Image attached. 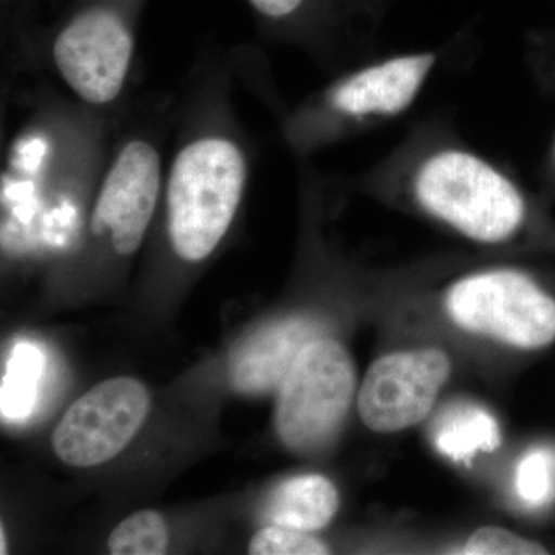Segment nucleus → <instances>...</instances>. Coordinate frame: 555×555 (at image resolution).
Wrapping results in <instances>:
<instances>
[{"label": "nucleus", "mask_w": 555, "mask_h": 555, "mask_svg": "<svg viewBox=\"0 0 555 555\" xmlns=\"http://www.w3.org/2000/svg\"><path fill=\"white\" fill-rule=\"evenodd\" d=\"M518 499L531 509L545 507L555 499V451L550 448L531 449L516 469Z\"/></svg>", "instance_id": "nucleus-14"}, {"label": "nucleus", "mask_w": 555, "mask_h": 555, "mask_svg": "<svg viewBox=\"0 0 555 555\" xmlns=\"http://www.w3.org/2000/svg\"><path fill=\"white\" fill-rule=\"evenodd\" d=\"M356 371L345 347L334 339H313L305 347L276 403V430L294 451L324 447L335 437L352 403Z\"/></svg>", "instance_id": "nucleus-3"}, {"label": "nucleus", "mask_w": 555, "mask_h": 555, "mask_svg": "<svg viewBox=\"0 0 555 555\" xmlns=\"http://www.w3.org/2000/svg\"><path fill=\"white\" fill-rule=\"evenodd\" d=\"M436 61L433 53L408 54L360 69L332 91V107L357 118L397 115L414 102Z\"/></svg>", "instance_id": "nucleus-8"}, {"label": "nucleus", "mask_w": 555, "mask_h": 555, "mask_svg": "<svg viewBox=\"0 0 555 555\" xmlns=\"http://www.w3.org/2000/svg\"><path fill=\"white\" fill-rule=\"evenodd\" d=\"M5 532H3V528H2V531H0V543H2V545H0V554H5L7 551V545H5Z\"/></svg>", "instance_id": "nucleus-18"}, {"label": "nucleus", "mask_w": 555, "mask_h": 555, "mask_svg": "<svg viewBox=\"0 0 555 555\" xmlns=\"http://www.w3.org/2000/svg\"><path fill=\"white\" fill-rule=\"evenodd\" d=\"M244 184L246 160L228 138H199L178 153L167 182V217L179 258L199 262L218 247L238 210Z\"/></svg>", "instance_id": "nucleus-1"}, {"label": "nucleus", "mask_w": 555, "mask_h": 555, "mask_svg": "<svg viewBox=\"0 0 555 555\" xmlns=\"http://www.w3.org/2000/svg\"><path fill=\"white\" fill-rule=\"evenodd\" d=\"M169 546V529L156 511H138L120 521L108 537L113 555H163Z\"/></svg>", "instance_id": "nucleus-13"}, {"label": "nucleus", "mask_w": 555, "mask_h": 555, "mask_svg": "<svg viewBox=\"0 0 555 555\" xmlns=\"http://www.w3.org/2000/svg\"><path fill=\"white\" fill-rule=\"evenodd\" d=\"M451 374V361L438 349L385 356L369 369L358 411L369 429L390 434L422 422Z\"/></svg>", "instance_id": "nucleus-6"}, {"label": "nucleus", "mask_w": 555, "mask_h": 555, "mask_svg": "<svg viewBox=\"0 0 555 555\" xmlns=\"http://www.w3.org/2000/svg\"><path fill=\"white\" fill-rule=\"evenodd\" d=\"M414 189L426 211L480 243H502L524 224L521 193L474 153H434L416 170Z\"/></svg>", "instance_id": "nucleus-2"}, {"label": "nucleus", "mask_w": 555, "mask_h": 555, "mask_svg": "<svg viewBox=\"0 0 555 555\" xmlns=\"http://www.w3.org/2000/svg\"><path fill=\"white\" fill-rule=\"evenodd\" d=\"M160 159L147 141L127 142L113 160L94 204L91 228L108 233L116 254L129 257L141 246L160 190Z\"/></svg>", "instance_id": "nucleus-7"}, {"label": "nucleus", "mask_w": 555, "mask_h": 555, "mask_svg": "<svg viewBox=\"0 0 555 555\" xmlns=\"http://www.w3.org/2000/svg\"><path fill=\"white\" fill-rule=\"evenodd\" d=\"M447 308L460 327L520 349L555 341V299L516 270L463 278L449 291Z\"/></svg>", "instance_id": "nucleus-4"}, {"label": "nucleus", "mask_w": 555, "mask_h": 555, "mask_svg": "<svg viewBox=\"0 0 555 555\" xmlns=\"http://www.w3.org/2000/svg\"><path fill=\"white\" fill-rule=\"evenodd\" d=\"M259 17L273 24H286L305 17L320 0H247Z\"/></svg>", "instance_id": "nucleus-17"}, {"label": "nucleus", "mask_w": 555, "mask_h": 555, "mask_svg": "<svg viewBox=\"0 0 555 555\" xmlns=\"http://www.w3.org/2000/svg\"><path fill=\"white\" fill-rule=\"evenodd\" d=\"M338 492L323 476L288 478L266 502L262 516L270 525L313 532L324 528L338 509Z\"/></svg>", "instance_id": "nucleus-10"}, {"label": "nucleus", "mask_w": 555, "mask_h": 555, "mask_svg": "<svg viewBox=\"0 0 555 555\" xmlns=\"http://www.w3.org/2000/svg\"><path fill=\"white\" fill-rule=\"evenodd\" d=\"M323 327L312 318L295 317L261 328L240 346L230 361V382L241 393L259 396L283 385L292 366Z\"/></svg>", "instance_id": "nucleus-9"}, {"label": "nucleus", "mask_w": 555, "mask_h": 555, "mask_svg": "<svg viewBox=\"0 0 555 555\" xmlns=\"http://www.w3.org/2000/svg\"><path fill=\"white\" fill-rule=\"evenodd\" d=\"M500 438L494 416L470 404L449 408L434 425L438 451L456 463L469 462L478 452L495 451Z\"/></svg>", "instance_id": "nucleus-11"}, {"label": "nucleus", "mask_w": 555, "mask_h": 555, "mask_svg": "<svg viewBox=\"0 0 555 555\" xmlns=\"http://www.w3.org/2000/svg\"><path fill=\"white\" fill-rule=\"evenodd\" d=\"M150 409L149 390L138 379H105L68 408L53 434L62 462L100 466L115 459L139 433Z\"/></svg>", "instance_id": "nucleus-5"}, {"label": "nucleus", "mask_w": 555, "mask_h": 555, "mask_svg": "<svg viewBox=\"0 0 555 555\" xmlns=\"http://www.w3.org/2000/svg\"><path fill=\"white\" fill-rule=\"evenodd\" d=\"M462 553L469 555H535L547 554V551L545 546L506 531V529L486 526L470 535Z\"/></svg>", "instance_id": "nucleus-16"}, {"label": "nucleus", "mask_w": 555, "mask_h": 555, "mask_svg": "<svg viewBox=\"0 0 555 555\" xmlns=\"http://www.w3.org/2000/svg\"><path fill=\"white\" fill-rule=\"evenodd\" d=\"M554 158H555V147H554Z\"/></svg>", "instance_id": "nucleus-19"}, {"label": "nucleus", "mask_w": 555, "mask_h": 555, "mask_svg": "<svg viewBox=\"0 0 555 555\" xmlns=\"http://www.w3.org/2000/svg\"><path fill=\"white\" fill-rule=\"evenodd\" d=\"M254 555H323L328 547L308 532L286 526L270 525L254 535L248 545Z\"/></svg>", "instance_id": "nucleus-15"}, {"label": "nucleus", "mask_w": 555, "mask_h": 555, "mask_svg": "<svg viewBox=\"0 0 555 555\" xmlns=\"http://www.w3.org/2000/svg\"><path fill=\"white\" fill-rule=\"evenodd\" d=\"M43 374V353L31 343L22 341L11 352L2 383V414L9 420L30 415Z\"/></svg>", "instance_id": "nucleus-12"}]
</instances>
